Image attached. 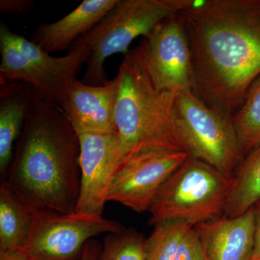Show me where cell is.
I'll return each mask as SVG.
<instances>
[{
    "label": "cell",
    "instance_id": "obj_1",
    "mask_svg": "<svg viewBox=\"0 0 260 260\" xmlns=\"http://www.w3.org/2000/svg\"><path fill=\"white\" fill-rule=\"evenodd\" d=\"M177 17L190 47L193 91L233 115L260 76V0H191Z\"/></svg>",
    "mask_w": 260,
    "mask_h": 260
},
{
    "label": "cell",
    "instance_id": "obj_2",
    "mask_svg": "<svg viewBox=\"0 0 260 260\" xmlns=\"http://www.w3.org/2000/svg\"><path fill=\"white\" fill-rule=\"evenodd\" d=\"M80 155L79 136L64 111L28 85L23 129L3 182L34 210L75 213L81 183Z\"/></svg>",
    "mask_w": 260,
    "mask_h": 260
},
{
    "label": "cell",
    "instance_id": "obj_3",
    "mask_svg": "<svg viewBox=\"0 0 260 260\" xmlns=\"http://www.w3.org/2000/svg\"><path fill=\"white\" fill-rule=\"evenodd\" d=\"M114 81L120 167L143 154L183 150L173 127L177 93L158 88L138 47L125 54Z\"/></svg>",
    "mask_w": 260,
    "mask_h": 260
},
{
    "label": "cell",
    "instance_id": "obj_4",
    "mask_svg": "<svg viewBox=\"0 0 260 260\" xmlns=\"http://www.w3.org/2000/svg\"><path fill=\"white\" fill-rule=\"evenodd\" d=\"M191 0H118L115 6L90 32L73 43L90 50L81 80L90 85L107 83L104 62L109 56L129 52L136 38L146 37L166 19L175 16Z\"/></svg>",
    "mask_w": 260,
    "mask_h": 260
},
{
    "label": "cell",
    "instance_id": "obj_5",
    "mask_svg": "<svg viewBox=\"0 0 260 260\" xmlns=\"http://www.w3.org/2000/svg\"><path fill=\"white\" fill-rule=\"evenodd\" d=\"M174 134L189 156L232 177L244 158L232 114L203 102L193 90L176 95Z\"/></svg>",
    "mask_w": 260,
    "mask_h": 260
},
{
    "label": "cell",
    "instance_id": "obj_6",
    "mask_svg": "<svg viewBox=\"0 0 260 260\" xmlns=\"http://www.w3.org/2000/svg\"><path fill=\"white\" fill-rule=\"evenodd\" d=\"M232 182V177L189 155L159 189L149 223L181 220L194 226L223 216Z\"/></svg>",
    "mask_w": 260,
    "mask_h": 260
},
{
    "label": "cell",
    "instance_id": "obj_7",
    "mask_svg": "<svg viewBox=\"0 0 260 260\" xmlns=\"http://www.w3.org/2000/svg\"><path fill=\"white\" fill-rule=\"evenodd\" d=\"M67 55L51 56L32 41L0 25L2 80L22 82L43 99L61 107L67 87L77 78L90 50L85 44L73 46Z\"/></svg>",
    "mask_w": 260,
    "mask_h": 260
},
{
    "label": "cell",
    "instance_id": "obj_8",
    "mask_svg": "<svg viewBox=\"0 0 260 260\" xmlns=\"http://www.w3.org/2000/svg\"><path fill=\"white\" fill-rule=\"evenodd\" d=\"M124 230L119 222L102 216L34 210L30 237L18 251L28 260H80L85 244L92 238L101 234H119Z\"/></svg>",
    "mask_w": 260,
    "mask_h": 260
},
{
    "label": "cell",
    "instance_id": "obj_9",
    "mask_svg": "<svg viewBox=\"0 0 260 260\" xmlns=\"http://www.w3.org/2000/svg\"><path fill=\"white\" fill-rule=\"evenodd\" d=\"M138 47L158 89L177 94L193 90L190 47L177 15L159 23Z\"/></svg>",
    "mask_w": 260,
    "mask_h": 260
},
{
    "label": "cell",
    "instance_id": "obj_10",
    "mask_svg": "<svg viewBox=\"0 0 260 260\" xmlns=\"http://www.w3.org/2000/svg\"><path fill=\"white\" fill-rule=\"evenodd\" d=\"M188 156L179 150L154 152L130 159L114 174L108 201L119 203L137 213L150 210L162 184Z\"/></svg>",
    "mask_w": 260,
    "mask_h": 260
},
{
    "label": "cell",
    "instance_id": "obj_11",
    "mask_svg": "<svg viewBox=\"0 0 260 260\" xmlns=\"http://www.w3.org/2000/svg\"><path fill=\"white\" fill-rule=\"evenodd\" d=\"M78 136L81 183L75 212L102 216L113 178L121 165L119 138L116 134Z\"/></svg>",
    "mask_w": 260,
    "mask_h": 260
},
{
    "label": "cell",
    "instance_id": "obj_12",
    "mask_svg": "<svg viewBox=\"0 0 260 260\" xmlns=\"http://www.w3.org/2000/svg\"><path fill=\"white\" fill-rule=\"evenodd\" d=\"M115 81L90 85L78 78L68 84L61 108L78 135L116 134L114 119Z\"/></svg>",
    "mask_w": 260,
    "mask_h": 260
},
{
    "label": "cell",
    "instance_id": "obj_13",
    "mask_svg": "<svg viewBox=\"0 0 260 260\" xmlns=\"http://www.w3.org/2000/svg\"><path fill=\"white\" fill-rule=\"evenodd\" d=\"M254 208L236 218L223 216L198 224L205 260H251L254 244Z\"/></svg>",
    "mask_w": 260,
    "mask_h": 260
},
{
    "label": "cell",
    "instance_id": "obj_14",
    "mask_svg": "<svg viewBox=\"0 0 260 260\" xmlns=\"http://www.w3.org/2000/svg\"><path fill=\"white\" fill-rule=\"evenodd\" d=\"M117 3L118 0H85L61 20L40 24L32 42L49 54L70 49L73 43L100 23Z\"/></svg>",
    "mask_w": 260,
    "mask_h": 260
},
{
    "label": "cell",
    "instance_id": "obj_15",
    "mask_svg": "<svg viewBox=\"0 0 260 260\" xmlns=\"http://www.w3.org/2000/svg\"><path fill=\"white\" fill-rule=\"evenodd\" d=\"M28 85L22 82L5 84L0 91V173L4 177L13 158L15 143L23 129Z\"/></svg>",
    "mask_w": 260,
    "mask_h": 260
},
{
    "label": "cell",
    "instance_id": "obj_16",
    "mask_svg": "<svg viewBox=\"0 0 260 260\" xmlns=\"http://www.w3.org/2000/svg\"><path fill=\"white\" fill-rule=\"evenodd\" d=\"M34 209L5 182L0 186V252L20 251L28 242Z\"/></svg>",
    "mask_w": 260,
    "mask_h": 260
},
{
    "label": "cell",
    "instance_id": "obj_17",
    "mask_svg": "<svg viewBox=\"0 0 260 260\" xmlns=\"http://www.w3.org/2000/svg\"><path fill=\"white\" fill-rule=\"evenodd\" d=\"M260 202V145L243 159L232 177L224 215L236 218Z\"/></svg>",
    "mask_w": 260,
    "mask_h": 260
},
{
    "label": "cell",
    "instance_id": "obj_18",
    "mask_svg": "<svg viewBox=\"0 0 260 260\" xmlns=\"http://www.w3.org/2000/svg\"><path fill=\"white\" fill-rule=\"evenodd\" d=\"M232 119L241 150L245 157L260 145V76L251 85Z\"/></svg>",
    "mask_w": 260,
    "mask_h": 260
},
{
    "label": "cell",
    "instance_id": "obj_19",
    "mask_svg": "<svg viewBox=\"0 0 260 260\" xmlns=\"http://www.w3.org/2000/svg\"><path fill=\"white\" fill-rule=\"evenodd\" d=\"M154 225L143 244L145 260H175L181 239L194 225L181 220H166Z\"/></svg>",
    "mask_w": 260,
    "mask_h": 260
},
{
    "label": "cell",
    "instance_id": "obj_20",
    "mask_svg": "<svg viewBox=\"0 0 260 260\" xmlns=\"http://www.w3.org/2000/svg\"><path fill=\"white\" fill-rule=\"evenodd\" d=\"M144 241L135 230L109 234L104 241L99 260H145Z\"/></svg>",
    "mask_w": 260,
    "mask_h": 260
},
{
    "label": "cell",
    "instance_id": "obj_21",
    "mask_svg": "<svg viewBox=\"0 0 260 260\" xmlns=\"http://www.w3.org/2000/svg\"><path fill=\"white\" fill-rule=\"evenodd\" d=\"M175 260H205L203 244L194 226L181 239Z\"/></svg>",
    "mask_w": 260,
    "mask_h": 260
},
{
    "label": "cell",
    "instance_id": "obj_22",
    "mask_svg": "<svg viewBox=\"0 0 260 260\" xmlns=\"http://www.w3.org/2000/svg\"><path fill=\"white\" fill-rule=\"evenodd\" d=\"M34 1L29 0H1L0 11L2 13H20L25 14L32 8Z\"/></svg>",
    "mask_w": 260,
    "mask_h": 260
},
{
    "label": "cell",
    "instance_id": "obj_23",
    "mask_svg": "<svg viewBox=\"0 0 260 260\" xmlns=\"http://www.w3.org/2000/svg\"><path fill=\"white\" fill-rule=\"evenodd\" d=\"M254 244L251 260H260V202L254 206Z\"/></svg>",
    "mask_w": 260,
    "mask_h": 260
},
{
    "label": "cell",
    "instance_id": "obj_24",
    "mask_svg": "<svg viewBox=\"0 0 260 260\" xmlns=\"http://www.w3.org/2000/svg\"><path fill=\"white\" fill-rule=\"evenodd\" d=\"M102 246L100 242L95 239H90L85 244L80 260H99Z\"/></svg>",
    "mask_w": 260,
    "mask_h": 260
},
{
    "label": "cell",
    "instance_id": "obj_25",
    "mask_svg": "<svg viewBox=\"0 0 260 260\" xmlns=\"http://www.w3.org/2000/svg\"><path fill=\"white\" fill-rule=\"evenodd\" d=\"M0 260H28L19 251L0 252Z\"/></svg>",
    "mask_w": 260,
    "mask_h": 260
}]
</instances>
